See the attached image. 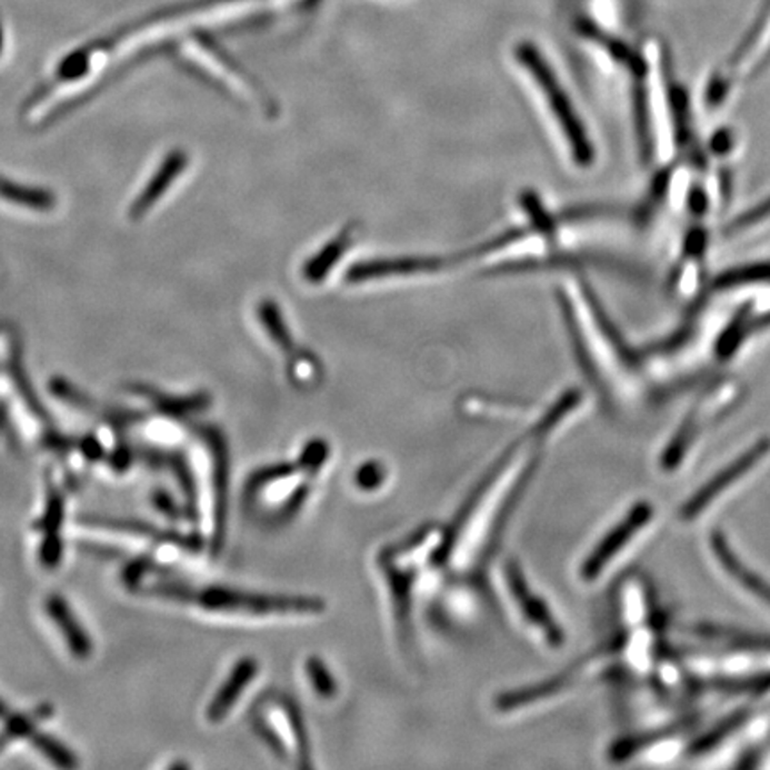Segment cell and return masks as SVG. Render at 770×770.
Masks as SVG:
<instances>
[{
	"label": "cell",
	"mask_w": 770,
	"mask_h": 770,
	"mask_svg": "<svg viewBox=\"0 0 770 770\" xmlns=\"http://www.w3.org/2000/svg\"><path fill=\"white\" fill-rule=\"evenodd\" d=\"M770 329V262L726 271L701 291L672 336L640 356L642 371L667 386L733 361Z\"/></svg>",
	"instance_id": "6da1fadb"
},
{
	"label": "cell",
	"mask_w": 770,
	"mask_h": 770,
	"mask_svg": "<svg viewBox=\"0 0 770 770\" xmlns=\"http://www.w3.org/2000/svg\"><path fill=\"white\" fill-rule=\"evenodd\" d=\"M574 392L551 407L530 432L513 441L503 456L496 460L489 473L471 492L469 500L457 513L456 523L448 530L439 563L456 577H477L492 559L501 536L507 530L513 510L532 482L541 462L546 439L562 424L577 407Z\"/></svg>",
	"instance_id": "7a4b0ae2"
},
{
	"label": "cell",
	"mask_w": 770,
	"mask_h": 770,
	"mask_svg": "<svg viewBox=\"0 0 770 770\" xmlns=\"http://www.w3.org/2000/svg\"><path fill=\"white\" fill-rule=\"evenodd\" d=\"M637 126L646 161L657 167H671L689 138L687 106L672 86L666 58L658 46H651L646 58L637 100Z\"/></svg>",
	"instance_id": "3957f363"
},
{
	"label": "cell",
	"mask_w": 770,
	"mask_h": 770,
	"mask_svg": "<svg viewBox=\"0 0 770 770\" xmlns=\"http://www.w3.org/2000/svg\"><path fill=\"white\" fill-rule=\"evenodd\" d=\"M447 536V528L430 524L403 541L386 546L377 559V568L389 599L392 624L403 644H409L412 636L416 589L428 568L439 563Z\"/></svg>",
	"instance_id": "277c9868"
},
{
	"label": "cell",
	"mask_w": 770,
	"mask_h": 770,
	"mask_svg": "<svg viewBox=\"0 0 770 770\" xmlns=\"http://www.w3.org/2000/svg\"><path fill=\"white\" fill-rule=\"evenodd\" d=\"M152 592L182 601V603L199 604L211 612L247 613V616H316L324 610L323 601L318 598L256 594V592L221 589V587L197 590L186 586H156Z\"/></svg>",
	"instance_id": "5b68a950"
},
{
	"label": "cell",
	"mask_w": 770,
	"mask_h": 770,
	"mask_svg": "<svg viewBox=\"0 0 770 770\" xmlns=\"http://www.w3.org/2000/svg\"><path fill=\"white\" fill-rule=\"evenodd\" d=\"M770 61V2L754 28L743 38L739 49L708 79L704 108L721 111L728 108L746 86L751 84Z\"/></svg>",
	"instance_id": "8992f818"
},
{
	"label": "cell",
	"mask_w": 770,
	"mask_h": 770,
	"mask_svg": "<svg viewBox=\"0 0 770 770\" xmlns=\"http://www.w3.org/2000/svg\"><path fill=\"white\" fill-rule=\"evenodd\" d=\"M743 398V383L734 379H721L704 389L694 406L690 407L680 427L662 453L663 471L674 473L683 464L692 448L698 444L710 427L721 423Z\"/></svg>",
	"instance_id": "52a82bcc"
},
{
	"label": "cell",
	"mask_w": 770,
	"mask_h": 770,
	"mask_svg": "<svg viewBox=\"0 0 770 770\" xmlns=\"http://www.w3.org/2000/svg\"><path fill=\"white\" fill-rule=\"evenodd\" d=\"M504 592L510 599L513 609L518 612L519 619L524 627L532 631L533 636L542 640V644L551 649H559L563 646V630L560 622L554 619L550 607L544 603V599L537 594L530 581L524 577L523 569L519 568L518 562H504L501 569Z\"/></svg>",
	"instance_id": "ba28073f"
},
{
	"label": "cell",
	"mask_w": 770,
	"mask_h": 770,
	"mask_svg": "<svg viewBox=\"0 0 770 770\" xmlns=\"http://www.w3.org/2000/svg\"><path fill=\"white\" fill-rule=\"evenodd\" d=\"M770 456V439H760L752 447L740 453L737 459L731 460L730 464L722 468L716 477L710 478L703 483L701 489L690 496L689 501L680 509L681 521H696L704 516L707 510L712 509L713 504L724 498L728 492L733 491L737 483L748 480L758 468H760Z\"/></svg>",
	"instance_id": "9c48e42d"
},
{
	"label": "cell",
	"mask_w": 770,
	"mask_h": 770,
	"mask_svg": "<svg viewBox=\"0 0 770 770\" xmlns=\"http://www.w3.org/2000/svg\"><path fill=\"white\" fill-rule=\"evenodd\" d=\"M654 507L649 501L633 504L624 518L612 530L601 537V541L589 551L580 566V578L586 583H594L609 571L616 560L633 544L637 537L653 523Z\"/></svg>",
	"instance_id": "30bf717a"
},
{
	"label": "cell",
	"mask_w": 770,
	"mask_h": 770,
	"mask_svg": "<svg viewBox=\"0 0 770 770\" xmlns=\"http://www.w3.org/2000/svg\"><path fill=\"white\" fill-rule=\"evenodd\" d=\"M277 719L261 722V734L280 758H297L298 766H309V740L303 730L302 716L288 698L273 699Z\"/></svg>",
	"instance_id": "8fae6325"
},
{
	"label": "cell",
	"mask_w": 770,
	"mask_h": 770,
	"mask_svg": "<svg viewBox=\"0 0 770 770\" xmlns=\"http://www.w3.org/2000/svg\"><path fill=\"white\" fill-rule=\"evenodd\" d=\"M708 544H710L716 562L724 571L726 577H730L734 586L770 612V581L761 577L760 572L752 571L748 563L740 560L739 554L734 553L733 548H731L730 541L721 532L712 533Z\"/></svg>",
	"instance_id": "7c38bea8"
},
{
	"label": "cell",
	"mask_w": 770,
	"mask_h": 770,
	"mask_svg": "<svg viewBox=\"0 0 770 770\" xmlns=\"http://www.w3.org/2000/svg\"><path fill=\"white\" fill-rule=\"evenodd\" d=\"M206 441L212 453V483H214V518H212V550H220L226 539L227 503H229V456L221 433L214 428L206 430Z\"/></svg>",
	"instance_id": "4fadbf2b"
},
{
	"label": "cell",
	"mask_w": 770,
	"mask_h": 770,
	"mask_svg": "<svg viewBox=\"0 0 770 770\" xmlns=\"http://www.w3.org/2000/svg\"><path fill=\"white\" fill-rule=\"evenodd\" d=\"M259 672V663L253 658H243L236 663L226 683L218 690L208 708V719L211 722H220L229 716L230 710L238 703L239 696L243 694L250 681Z\"/></svg>",
	"instance_id": "5bb4252c"
},
{
	"label": "cell",
	"mask_w": 770,
	"mask_h": 770,
	"mask_svg": "<svg viewBox=\"0 0 770 770\" xmlns=\"http://www.w3.org/2000/svg\"><path fill=\"white\" fill-rule=\"evenodd\" d=\"M618 607L621 619L627 622L628 628L648 624L657 610L648 586L639 577H630L619 583Z\"/></svg>",
	"instance_id": "9a60e30c"
},
{
	"label": "cell",
	"mask_w": 770,
	"mask_h": 770,
	"mask_svg": "<svg viewBox=\"0 0 770 770\" xmlns=\"http://www.w3.org/2000/svg\"><path fill=\"white\" fill-rule=\"evenodd\" d=\"M46 607L49 618L54 621L56 627L63 633L70 651H72L77 658H81V660L90 657L91 649H93L90 636L82 630L72 610L68 607L67 601H64L61 596H50Z\"/></svg>",
	"instance_id": "2e32d148"
},
{
	"label": "cell",
	"mask_w": 770,
	"mask_h": 770,
	"mask_svg": "<svg viewBox=\"0 0 770 770\" xmlns=\"http://www.w3.org/2000/svg\"><path fill=\"white\" fill-rule=\"evenodd\" d=\"M770 232V197L740 212L726 223L722 238L730 243H742Z\"/></svg>",
	"instance_id": "e0dca14e"
},
{
	"label": "cell",
	"mask_w": 770,
	"mask_h": 770,
	"mask_svg": "<svg viewBox=\"0 0 770 770\" xmlns=\"http://www.w3.org/2000/svg\"><path fill=\"white\" fill-rule=\"evenodd\" d=\"M82 521L88 524H93V527L106 528V530H114V532L150 537V539H156L158 542H164V544H179L182 546V548H191L190 539H184V537L176 536V533L171 532H162V530L150 527V524L136 523V521H126V519L111 518H84Z\"/></svg>",
	"instance_id": "ac0fdd59"
},
{
	"label": "cell",
	"mask_w": 770,
	"mask_h": 770,
	"mask_svg": "<svg viewBox=\"0 0 770 770\" xmlns=\"http://www.w3.org/2000/svg\"><path fill=\"white\" fill-rule=\"evenodd\" d=\"M54 713L52 704H40L23 716L11 717L4 730L0 731V752L4 751L14 740L23 739L34 731L38 724L46 722Z\"/></svg>",
	"instance_id": "d6986e66"
},
{
	"label": "cell",
	"mask_w": 770,
	"mask_h": 770,
	"mask_svg": "<svg viewBox=\"0 0 770 770\" xmlns=\"http://www.w3.org/2000/svg\"><path fill=\"white\" fill-rule=\"evenodd\" d=\"M32 743L56 766L63 767V769H72V767L77 766L73 752L68 751L63 743L52 739L49 734H34Z\"/></svg>",
	"instance_id": "ffe728a7"
},
{
	"label": "cell",
	"mask_w": 770,
	"mask_h": 770,
	"mask_svg": "<svg viewBox=\"0 0 770 770\" xmlns=\"http://www.w3.org/2000/svg\"><path fill=\"white\" fill-rule=\"evenodd\" d=\"M61 521H63V496L59 494V491H50L46 513L41 518V527L47 536H59Z\"/></svg>",
	"instance_id": "44dd1931"
},
{
	"label": "cell",
	"mask_w": 770,
	"mask_h": 770,
	"mask_svg": "<svg viewBox=\"0 0 770 770\" xmlns=\"http://www.w3.org/2000/svg\"><path fill=\"white\" fill-rule=\"evenodd\" d=\"M307 676H309V680H311L312 689H314L318 694H333L336 683H333L332 676H330V672L327 671V667H324L320 660L311 658V660L307 662Z\"/></svg>",
	"instance_id": "7402d4cb"
},
{
	"label": "cell",
	"mask_w": 770,
	"mask_h": 770,
	"mask_svg": "<svg viewBox=\"0 0 770 770\" xmlns=\"http://www.w3.org/2000/svg\"><path fill=\"white\" fill-rule=\"evenodd\" d=\"M61 553H63V544L59 536H47L46 542L41 544V562L46 563L47 568H56L61 562Z\"/></svg>",
	"instance_id": "603a6c76"
},
{
	"label": "cell",
	"mask_w": 770,
	"mask_h": 770,
	"mask_svg": "<svg viewBox=\"0 0 770 770\" xmlns=\"http://www.w3.org/2000/svg\"><path fill=\"white\" fill-rule=\"evenodd\" d=\"M382 480L383 469L379 464H374V462H370V464L359 469V473H357V483L366 491H374L377 487H380Z\"/></svg>",
	"instance_id": "cb8c5ba5"
},
{
	"label": "cell",
	"mask_w": 770,
	"mask_h": 770,
	"mask_svg": "<svg viewBox=\"0 0 770 770\" xmlns=\"http://www.w3.org/2000/svg\"><path fill=\"white\" fill-rule=\"evenodd\" d=\"M6 713H8V707H6V704L2 703V701H0V717H4Z\"/></svg>",
	"instance_id": "d4e9b609"
}]
</instances>
